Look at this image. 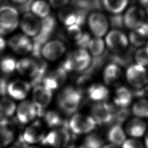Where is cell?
<instances>
[{
  "mask_svg": "<svg viewBox=\"0 0 148 148\" xmlns=\"http://www.w3.org/2000/svg\"><path fill=\"white\" fill-rule=\"evenodd\" d=\"M82 99V94L72 87L64 88L58 95V105L67 114H71L79 108Z\"/></svg>",
  "mask_w": 148,
  "mask_h": 148,
  "instance_id": "cell-1",
  "label": "cell"
},
{
  "mask_svg": "<svg viewBox=\"0 0 148 148\" xmlns=\"http://www.w3.org/2000/svg\"><path fill=\"white\" fill-rule=\"evenodd\" d=\"M90 62L91 57L88 53L84 49H79L70 53L61 66L67 72L72 71L83 72Z\"/></svg>",
  "mask_w": 148,
  "mask_h": 148,
  "instance_id": "cell-2",
  "label": "cell"
},
{
  "mask_svg": "<svg viewBox=\"0 0 148 148\" xmlns=\"http://www.w3.org/2000/svg\"><path fill=\"white\" fill-rule=\"evenodd\" d=\"M128 83L136 90H140L148 84V72L144 66L137 64L128 66L125 72Z\"/></svg>",
  "mask_w": 148,
  "mask_h": 148,
  "instance_id": "cell-3",
  "label": "cell"
},
{
  "mask_svg": "<svg viewBox=\"0 0 148 148\" xmlns=\"http://www.w3.org/2000/svg\"><path fill=\"white\" fill-rule=\"evenodd\" d=\"M18 24V13L10 6L0 7V36L5 35L15 29Z\"/></svg>",
  "mask_w": 148,
  "mask_h": 148,
  "instance_id": "cell-4",
  "label": "cell"
},
{
  "mask_svg": "<svg viewBox=\"0 0 148 148\" xmlns=\"http://www.w3.org/2000/svg\"><path fill=\"white\" fill-rule=\"evenodd\" d=\"M71 140V135L69 128L60 127L44 135L41 143L45 146H49L54 148H62L68 145Z\"/></svg>",
  "mask_w": 148,
  "mask_h": 148,
  "instance_id": "cell-5",
  "label": "cell"
},
{
  "mask_svg": "<svg viewBox=\"0 0 148 148\" xmlns=\"http://www.w3.org/2000/svg\"><path fill=\"white\" fill-rule=\"evenodd\" d=\"M96 124L95 121L92 117L77 113L71 119L69 122V127L74 134H83L93 130Z\"/></svg>",
  "mask_w": 148,
  "mask_h": 148,
  "instance_id": "cell-6",
  "label": "cell"
},
{
  "mask_svg": "<svg viewBox=\"0 0 148 148\" xmlns=\"http://www.w3.org/2000/svg\"><path fill=\"white\" fill-rule=\"evenodd\" d=\"M52 91L44 86L34 87L32 92V100L36 109V114L42 116L45 113V109L50 103L52 98Z\"/></svg>",
  "mask_w": 148,
  "mask_h": 148,
  "instance_id": "cell-7",
  "label": "cell"
},
{
  "mask_svg": "<svg viewBox=\"0 0 148 148\" xmlns=\"http://www.w3.org/2000/svg\"><path fill=\"white\" fill-rule=\"evenodd\" d=\"M105 41L109 49L115 53H123L128 48L129 44L126 35L117 29H113L108 34Z\"/></svg>",
  "mask_w": 148,
  "mask_h": 148,
  "instance_id": "cell-8",
  "label": "cell"
},
{
  "mask_svg": "<svg viewBox=\"0 0 148 148\" xmlns=\"http://www.w3.org/2000/svg\"><path fill=\"white\" fill-rule=\"evenodd\" d=\"M146 18V14L142 8L137 6L130 7L123 16L124 26L134 29L142 26Z\"/></svg>",
  "mask_w": 148,
  "mask_h": 148,
  "instance_id": "cell-9",
  "label": "cell"
},
{
  "mask_svg": "<svg viewBox=\"0 0 148 148\" xmlns=\"http://www.w3.org/2000/svg\"><path fill=\"white\" fill-rule=\"evenodd\" d=\"M124 129L129 137L140 139L144 136L148 130L145 120L135 116L127 121Z\"/></svg>",
  "mask_w": 148,
  "mask_h": 148,
  "instance_id": "cell-10",
  "label": "cell"
},
{
  "mask_svg": "<svg viewBox=\"0 0 148 148\" xmlns=\"http://www.w3.org/2000/svg\"><path fill=\"white\" fill-rule=\"evenodd\" d=\"M89 27L92 34L97 37L103 36L109 27L108 20L102 13L94 12L88 18Z\"/></svg>",
  "mask_w": 148,
  "mask_h": 148,
  "instance_id": "cell-11",
  "label": "cell"
},
{
  "mask_svg": "<svg viewBox=\"0 0 148 148\" xmlns=\"http://www.w3.org/2000/svg\"><path fill=\"white\" fill-rule=\"evenodd\" d=\"M87 12V11L78 9L75 10L67 9L60 13L59 18L64 25L67 27L72 24H77L81 26L85 22Z\"/></svg>",
  "mask_w": 148,
  "mask_h": 148,
  "instance_id": "cell-12",
  "label": "cell"
},
{
  "mask_svg": "<svg viewBox=\"0 0 148 148\" xmlns=\"http://www.w3.org/2000/svg\"><path fill=\"white\" fill-rule=\"evenodd\" d=\"M91 113L92 118L98 124H108L112 119L111 106L106 102H98L93 105Z\"/></svg>",
  "mask_w": 148,
  "mask_h": 148,
  "instance_id": "cell-13",
  "label": "cell"
},
{
  "mask_svg": "<svg viewBox=\"0 0 148 148\" xmlns=\"http://www.w3.org/2000/svg\"><path fill=\"white\" fill-rule=\"evenodd\" d=\"M65 46L58 40H51L42 47L41 54L47 60L54 61L60 57L65 51Z\"/></svg>",
  "mask_w": 148,
  "mask_h": 148,
  "instance_id": "cell-14",
  "label": "cell"
},
{
  "mask_svg": "<svg viewBox=\"0 0 148 148\" xmlns=\"http://www.w3.org/2000/svg\"><path fill=\"white\" fill-rule=\"evenodd\" d=\"M31 87L30 83L27 82L16 80L9 83L7 93L15 99H23L28 94Z\"/></svg>",
  "mask_w": 148,
  "mask_h": 148,
  "instance_id": "cell-15",
  "label": "cell"
},
{
  "mask_svg": "<svg viewBox=\"0 0 148 148\" xmlns=\"http://www.w3.org/2000/svg\"><path fill=\"white\" fill-rule=\"evenodd\" d=\"M20 25L23 31L27 35L35 36L40 31V22L33 14L27 12L21 18Z\"/></svg>",
  "mask_w": 148,
  "mask_h": 148,
  "instance_id": "cell-16",
  "label": "cell"
},
{
  "mask_svg": "<svg viewBox=\"0 0 148 148\" xmlns=\"http://www.w3.org/2000/svg\"><path fill=\"white\" fill-rule=\"evenodd\" d=\"M37 116L36 109L33 102L24 101L21 102L17 110V116L18 121L23 124H26Z\"/></svg>",
  "mask_w": 148,
  "mask_h": 148,
  "instance_id": "cell-17",
  "label": "cell"
},
{
  "mask_svg": "<svg viewBox=\"0 0 148 148\" xmlns=\"http://www.w3.org/2000/svg\"><path fill=\"white\" fill-rule=\"evenodd\" d=\"M8 45L13 51L19 54H25L31 51L33 46L30 39L23 35H17L11 38Z\"/></svg>",
  "mask_w": 148,
  "mask_h": 148,
  "instance_id": "cell-18",
  "label": "cell"
},
{
  "mask_svg": "<svg viewBox=\"0 0 148 148\" xmlns=\"http://www.w3.org/2000/svg\"><path fill=\"white\" fill-rule=\"evenodd\" d=\"M21 135L25 142L28 144L40 141L45 135L40 123L36 121L28 127Z\"/></svg>",
  "mask_w": 148,
  "mask_h": 148,
  "instance_id": "cell-19",
  "label": "cell"
},
{
  "mask_svg": "<svg viewBox=\"0 0 148 148\" xmlns=\"http://www.w3.org/2000/svg\"><path fill=\"white\" fill-rule=\"evenodd\" d=\"M132 93L131 90L125 86L119 87L113 98L114 104L119 108H125L132 102Z\"/></svg>",
  "mask_w": 148,
  "mask_h": 148,
  "instance_id": "cell-20",
  "label": "cell"
},
{
  "mask_svg": "<svg viewBox=\"0 0 148 148\" xmlns=\"http://www.w3.org/2000/svg\"><path fill=\"white\" fill-rule=\"evenodd\" d=\"M123 77V72L120 66L114 63L106 66L103 72V79L108 85H114L118 83Z\"/></svg>",
  "mask_w": 148,
  "mask_h": 148,
  "instance_id": "cell-21",
  "label": "cell"
},
{
  "mask_svg": "<svg viewBox=\"0 0 148 148\" xmlns=\"http://www.w3.org/2000/svg\"><path fill=\"white\" fill-rule=\"evenodd\" d=\"M38 68V63L35 60L24 58L16 62V69L19 73L23 75H28L30 77H32L37 72Z\"/></svg>",
  "mask_w": 148,
  "mask_h": 148,
  "instance_id": "cell-22",
  "label": "cell"
},
{
  "mask_svg": "<svg viewBox=\"0 0 148 148\" xmlns=\"http://www.w3.org/2000/svg\"><path fill=\"white\" fill-rule=\"evenodd\" d=\"M148 34L144 24L135 29H132L129 35V40L134 47H140L146 44Z\"/></svg>",
  "mask_w": 148,
  "mask_h": 148,
  "instance_id": "cell-23",
  "label": "cell"
},
{
  "mask_svg": "<svg viewBox=\"0 0 148 148\" xmlns=\"http://www.w3.org/2000/svg\"><path fill=\"white\" fill-rule=\"evenodd\" d=\"M12 123L8 119L0 120V148L9 145L14 138V133L10 126Z\"/></svg>",
  "mask_w": 148,
  "mask_h": 148,
  "instance_id": "cell-24",
  "label": "cell"
},
{
  "mask_svg": "<svg viewBox=\"0 0 148 148\" xmlns=\"http://www.w3.org/2000/svg\"><path fill=\"white\" fill-rule=\"evenodd\" d=\"M108 140L117 146H121L127 139V134L124 129L120 124L113 125L108 132Z\"/></svg>",
  "mask_w": 148,
  "mask_h": 148,
  "instance_id": "cell-25",
  "label": "cell"
},
{
  "mask_svg": "<svg viewBox=\"0 0 148 148\" xmlns=\"http://www.w3.org/2000/svg\"><path fill=\"white\" fill-rule=\"evenodd\" d=\"M87 94L90 99L96 102H102L108 98L109 91L103 85L94 84Z\"/></svg>",
  "mask_w": 148,
  "mask_h": 148,
  "instance_id": "cell-26",
  "label": "cell"
},
{
  "mask_svg": "<svg viewBox=\"0 0 148 148\" xmlns=\"http://www.w3.org/2000/svg\"><path fill=\"white\" fill-rule=\"evenodd\" d=\"M56 25L55 18L51 16L45 17L40 23V28L38 35L42 38L48 40Z\"/></svg>",
  "mask_w": 148,
  "mask_h": 148,
  "instance_id": "cell-27",
  "label": "cell"
},
{
  "mask_svg": "<svg viewBox=\"0 0 148 148\" xmlns=\"http://www.w3.org/2000/svg\"><path fill=\"white\" fill-rule=\"evenodd\" d=\"M44 116L46 124L50 127H65L69 128V123L66 120H62L60 114L55 111L50 110L45 113Z\"/></svg>",
  "mask_w": 148,
  "mask_h": 148,
  "instance_id": "cell-28",
  "label": "cell"
},
{
  "mask_svg": "<svg viewBox=\"0 0 148 148\" xmlns=\"http://www.w3.org/2000/svg\"><path fill=\"white\" fill-rule=\"evenodd\" d=\"M132 113L134 116L146 119L148 118V99L140 98L132 105Z\"/></svg>",
  "mask_w": 148,
  "mask_h": 148,
  "instance_id": "cell-29",
  "label": "cell"
},
{
  "mask_svg": "<svg viewBox=\"0 0 148 148\" xmlns=\"http://www.w3.org/2000/svg\"><path fill=\"white\" fill-rule=\"evenodd\" d=\"M130 0H102L105 8L113 14H120L127 7Z\"/></svg>",
  "mask_w": 148,
  "mask_h": 148,
  "instance_id": "cell-30",
  "label": "cell"
},
{
  "mask_svg": "<svg viewBox=\"0 0 148 148\" xmlns=\"http://www.w3.org/2000/svg\"><path fill=\"white\" fill-rule=\"evenodd\" d=\"M15 110L16 104L12 100L8 98L0 99V120L11 117Z\"/></svg>",
  "mask_w": 148,
  "mask_h": 148,
  "instance_id": "cell-31",
  "label": "cell"
},
{
  "mask_svg": "<svg viewBox=\"0 0 148 148\" xmlns=\"http://www.w3.org/2000/svg\"><path fill=\"white\" fill-rule=\"evenodd\" d=\"M31 9L34 14L42 18L47 16L50 12L49 5L43 0H38L32 2Z\"/></svg>",
  "mask_w": 148,
  "mask_h": 148,
  "instance_id": "cell-32",
  "label": "cell"
},
{
  "mask_svg": "<svg viewBox=\"0 0 148 148\" xmlns=\"http://www.w3.org/2000/svg\"><path fill=\"white\" fill-rule=\"evenodd\" d=\"M92 77L90 74L83 73L76 81L77 90L82 93H87L89 89L94 84Z\"/></svg>",
  "mask_w": 148,
  "mask_h": 148,
  "instance_id": "cell-33",
  "label": "cell"
},
{
  "mask_svg": "<svg viewBox=\"0 0 148 148\" xmlns=\"http://www.w3.org/2000/svg\"><path fill=\"white\" fill-rule=\"evenodd\" d=\"M103 140L101 135L93 132L86 137L84 140V148H101Z\"/></svg>",
  "mask_w": 148,
  "mask_h": 148,
  "instance_id": "cell-34",
  "label": "cell"
},
{
  "mask_svg": "<svg viewBox=\"0 0 148 148\" xmlns=\"http://www.w3.org/2000/svg\"><path fill=\"white\" fill-rule=\"evenodd\" d=\"M38 63V68L35 75L31 78L30 84L32 87H35L40 85L42 82L43 78L45 76V74L47 69V64L42 61H40Z\"/></svg>",
  "mask_w": 148,
  "mask_h": 148,
  "instance_id": "cell-35",
  "label": "cell"
},
{
  "mask_svg": "<svg viewBox=\"0 0 148 148\" xmlns=\"http://www.w3.org/2000/svg\"><path fill=\"white\" fill-rule=\"evenodd\" d=\"M106 56H107V53L106 52L105 53H103L102 55L99 56L94 57L92 61H91L88 67L85 71H83V73H87V74L91 75L96 72L103 65L105 61L106 58Z\"/></svg>",
  "mask_w": 148,
  "mask_h": 148,
  "instance_id": "cell-36",
  "label": "cell"
},
{
  "mask_svg": "<svg viewBox=\"0 0 148 148\" xmlns=\"http://www.w3.org/2000/svg\"><path fill=\"white\" fill-rule=\"evenodd\" d=\"M88 47L94 57L102 55L105 50V45L103 40L99 37L91 39Z\"/></svg>",
  "mask_w": 148,
  "mask_h": 148,
  "instance_id": "cell-37",
  "label": "cell"
},
{
  "mask_svg": "<svg viewBox=\"0 0 148 148\" xmlns=\"http://www.w3.org/2000/svg\"><path fill=\"white\" fill-rule=\"evenodd\" d=\"M136 64L143 66L148 65V43L140 47L134 53Z\"/></svg>",
  "mask_w": 148,
  "mask_h": 148,
  "instance_id": "cell-38",
  "label": "cell"
},
{
  "mask_svg": "<svg viewBox=\"0 0 148 148\" xmlns=\"http://www.w3.org/2000/svg\"><path fill=\"white\" fill-rule=\"evenodd\" d=\"M131 53H125L124 54L115 53L110 56V60L112 63H114L121 66L127 65L131 61Z\"/></svg>",
  "mask_w": 148,
  "mask_h": 148,
  "instance_id": "cell-39",
  "label": "cell"
},
{
  "mask_svg": "<svg viewBox=\"0 0 148 148\" xmlns=\"http://www.w3.org/2000/svg\"><path fill=\"white\" fill-rule=\"evenodd\" d=\"M16 61L12 58L6 57L2 58L0 61V69L5 74L12 73L16 69Z\"/></svg>",
  "mask_w": 148,
  "mask_h": 148,
  "instance_id": "cell-40",
  "label": "cell"
},
{
  "mask_svg": "<svg viewBox=\"0 0 148 148\" xmlns=\"http://www.w3.org/2000/svg\"><path fill=\"white\" fill-rule=\"evenodd\" d=\"M49 75L54 79V80L60 86L65 82L66 79L67 72L64 70L61 66H60L54 71L51 72Z\"/></svg>",
  "mask_w": 148,
  "mask_h": 148,
  "instance_id": "cell-41",
  "label": "cell"
},
{
  "mask_svg": "<svg viewBox=\"0 0 148 148\" xmlns=\"http://www.w3.org/2000/svg\"><path fill=\"white\" fill-rule=\"evenodd\" d=\"M121 148H145L143 142L140 138H128L121 145Z\"/></svg>",
  "mask_w": 148,
  "mask_h": 148,
  "instance_id": "cell-42",
  "label": "cell"
},
{
  "mask_svg": "<svg viewBox=\"0 0 148 148\" xmlns=\"http://www.w3.org/2000/svg\"><path fill=\"white\" fill-rule=\"evenodd\" d=\"M67 31L69 37L75 40H77L82 35L80 26L77 24H72L68 26Z\"/></svg>",
  "mask_w": 148,
  "mask_h": 148,
  "instance_id": "cell-43",
  "label": "cell"
},
{
  "mask_svg": "<svg viewBox=\"0 0 148 148\" xmlns=\"http://www.w3.org/2000/svg\"><path fill=\"white\" fill-rule=\"evenodd\" d=\"M110 23L111 25L115 28H122L124 25L123 16L120 14H114L110 17Z\"/></svg>",
  "mask_w": 148,
  "mask_h": 148,
  "instance_id": "cell-44",
  "label": "cell"
},
{
  "mask_svg": "<svg viewBox=\"0 0 148 148\" xmlns=\"http://www.w3.org/2000/svg\"><path fill=\"white\" fill-rule=\"evenodd\" d=\"M91 40L90 35L87 33L82 34L81 37L76 40V45L80 47V49H84L88 47L89 43Z\"/></svg>",
  "mask_w": 148,
  "mask_h": 148,
  "instance_id": "cell-45",
  "label": "cell"
},
{
  "mask_svg": "<svg viewBox=\"0 0 148 148\" xmlns=\"http://www.w3.org/2000/svg\"><path fill=\"white\" fill-rule=\"evenodd\" d=\"M9 83L8 80L5 77L0 78V92L1 94L5 95L7 93V88Z\"/></svg>",
  "mask_w": 148,
  "mask_h": 148,
  "instance_id": "cell-46",
  "label": "cell"
},
{
  "mask_svg": "<svg viewBox=\"0 0 148 148\" xmlns=\"http://www.w3.org/2000/svg\"><path fill=\"white\" fill-rule=\"evenodd\" d=\"M69 0H49L50 4L54 8H60L68 3Z\"/></svg>",
  "mask_w": 148,
  "mask_h": 148,
  "instance_id": "cell-47",
  "label": "cell"
},
{
  "mask_svg": "<svg viewBox=\"0 0 148 148\" xmlns=\"http://www.w3.org/2000/svg\"><path fill=\"white\" fill-rule=\"evenodd\" d=\"M32 0H28L25 3L21 4L20 6V9L22 12H28L29 10L31 9V5L32 3Z\"/></svg>",
  "mask_w": 148,
  "mask_h": 148,
  "instance_id": "cell-48",
  "label": "cell"
},
{
  "mask_svg": "<svg viewBox=\"0 0 148 148\" xmlns=\"http://www.w3.org/2000/svg\"><path fill=\"white\" fill-rule=\"evenodd\" d=\"M6 42L5 39L0 36V53H1L5 49Z\"/></svg>",
  "mask_w": 148,
  "mask_h": 148,
  "instance_id": "cell-49",
  "label": "cell"
},
{
  "mask_svg": "<svg viewBox=\"0 0 148 148\" xmlns=\"http://www.w3.org/2000/svg\"><path fill=\"white\" fill-rule=\"evenodd\" d=\"M143 137H144V139L143 142L145 145V147L148 148V130Z\"/></svg>",
  "mask_w": 148,
  "mask_h": 148,
  "instance_id": "cell-50",
  "label": "cell"
},
{
  "mask_svg": "<svg viewBox=\"0 0 148 148\" xmlns=\"http://www.w3.org/2000/svg\"><path fill=\"white\" fill-rule=\"evenodd\" d=\"M139 2L143 7L146 8V9L148 8V0H139Z\"/></svg>",
  "mask_w": 148,
  "mask_h": 148,
  "instance_id": "cell-51",
  "label": "cell"
},
{
  "mask_svg": "<svg viewBox=\"0 0 148 148\" xmlns=\"http://www.w3.org/2000/svg\"><path fill=\"white\" fill-rule=\"evenodd\" d=\"M117 147L118 146H116L115 145H113L112 143H110V144H108V145H105L102 148H117Z\"/></svg>",
  "mask_w": 148,
  "mask_h": 148,
  "instance_id": "cell-52",
  "label": "cell"
},
{
  "mask_svg": "<svg viewBox=\"0 0 148 148\" xmlns=\"http://www.w3.org/2000/svg\"><path fill=\"white\" fill-rule=\"evenodd\" d=\"M12 1L15 3H19V4H23V3H25V2H27L28 0H12Z\"/></svg>",
  "mask_w": 148,
  "mask_h": 148,
  "instance_id": "cell-53",
  "label": "cell"
},
{
  "mask_svg": "<svg viewBox=\"0 0 148 148\" xmlns=\"http://www.w3.org/2000/svg\"><path fill=\"white\" fill-rule=\"evenodd\" d=\"M68 148H84V146H76V145H72L70 146Z\"/></svg>",
  "mask_w": 148,
  "mask_h": 148,
  "instance_id": "cell-54",
  "label": "cell"
},
{
  "mask_svg": "<svg viewBox=\"0 0 148 148\" xmlns=\"http://www.w3.org/2000/svg\"><path fill=\"white\" fill-rule=\"evenodd\" d=\"M27 148H39V147H37V146H29V147H28Z\"/></svg>",
  "mask_w": 148,
  "mask_h": 148,
  "instance_id": "cell-55",
  "label": "cell"
},
{
  "mask_svg": "<svg viewBox=\"0 0 148 148\" xmlns=\"http://www.w3.org/2000/svg\"><path fill=\"white\" fill-rule=\"evenodd\" d=\"M146 12H147V14H148V8H147V9H146Z\"/></svg>",
  "mask_w": 148,
  "mask_h": 148,
  "instance_id": "cell-56",
  "label": "cell"
},
{
  "mask_svg": "<svg viewBox=\"0 0 148 148\" xmlns=\"http://www.w3.org/2000/svg\"><path fill=\"white\" fill-rule=\"evenodd\" d=\"M10 148H18L17 147H10Z\"/></svg>",
  "mask_w": 148,
  "mask_h": 148,
  "instance_id": "cell-57",
  "label": "cell"
},
{
  "mask_svg": "<svg viewBox=\"0 0 148 148\" xmlns=\"http://www.w3.org/2000/svg\"><path fill=\"white\" fill-rule=\"evenodd\" d=\"M0 94H1V92H0Z\"/></svg>",
  "mask_w": 148,
  "mask_h": 148,
  "instance_id": "cell-58",
  "label": "cell"
}]
</instances>
